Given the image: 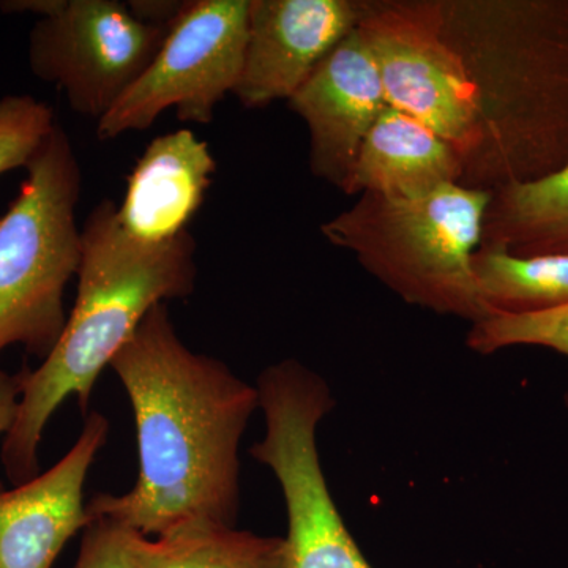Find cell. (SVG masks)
Wrapping results in <instances>:
<instances>
[{
    "mask_svg": "<svg viewBox=\"0 0 568 568\" xmlns=\"http://www.w3.org/2000/svg\"><path fill=\"white\" fill-rule=\"evenodd\" d=\"M250 0H190L162 48L125 95L99 121L100 140L141 132L174 108L179 121H213L244 67Z\"/></svg>",
    "mask_w": 568,
    "mask_h": 568,
    "instance_id": "7",
    "label": "cell"
},
{
    "mask_svg": "<svg viewBox=\"0 0 568 568\" xmlns=\"http://www.w3.org/2000/svg\"><path fill=\"white\" fill-rule=\"evenodd\" d=\"M108 433V418L89 413L58 465L11 489L0 484V568H51L67 541L89 525L84 485Z\"/></svg>",
    "mask_w": 568,
    "mask_h": 568,
    "instance_id": "12",
    "label": "cell"
},
{
    "mask_svg": "<svg viewBox=\"0 0 568 568\" xmlns=\"http://www.w3.org/2000/svg\"><path fill=\"white\" fill-rule=\"evenodd\" d=\"M466 343L478 354L514 346H540L568 357V305L534 315L489 316L473 324Z\"/></svg>",
    "mask_w": 568,
    "mask_h": 568,
    "instance_id": "18",
    "label": "cell"
},
{
    "mask_svg": "<svg viewBox=\"0 0 568 568\" xmlns=\"http://www.w3.org/2000/svg\"><path fill=\"white\" fill-rule=\"evenodd\" d=\"M129 529L111 518H92L82 534L73 568H129L125 552Z\"/></svg>",
    "mask_w": 568,
    "mask_h": 568,
    "instance_id": "20",
    "label": "cell"
},
{
    "mask_svg": "<svg viewBox=\"0 0 568 568\" xmlns=\"http://www.w3.org/2000/svg\"><path fill=\"white\" fill-rule=\"evenodd\" d=\"M473 268L488 317L534 315L568 305V254L515 256L500 246L480 245Z\"/></svg>",
    "mask_w": 568,
    "mask_h": 568,
    "instance_id": "17",
    "label": "cell"
},
{
    "mask_svg": "<svg viewBox=\"0 0 568 568\" xmlns=\"http://www.w3.org/2000/svg\"><path fill=\"white\" fill-rule=\"evenodd\" d=\"M357 31L372 52L388 106L444 138L463 160L476 145V97L443 33L439 0H358Z\"/></svg>",
    "mask_w": 568,
    "mask_h": 568,
    "instance_id": "8",
    "label": "cell"
},
{
    "mask_svg": "<svg viewBox=\"0 0 568 568\" xmlns=\"http://www.w3.org/2000/svg\"><path fill=\"white\" fill-rule=\"evenodd\" d=\"M171 28L138 20L129 2L54 0L29 36V67L71 110L102 121L144 73Z\"/></svg>",
    "mask_w": 568,
    "mask_h": 568,
    "instance_id": "9",
    "label": "cell"
},
{
    "mask_svg": "<svg viewBox=\"0 0 568 568\" xmlns=\"http://www.w3.org/2000/svg\"><path fill=\"white\" fill-rule=\"evenodd\" d=\"M357 21L358 0H250L233 95L250 110L293 99Z\"/></svg>",
    "mask_w": 568,
    "mask_h": 568,
    "instance_id": "10",
    "label": "cell"
},
{
    "mask_svg": "<svg viewBox=\"0 0 568 568\" xmlns=\"http://www.w3.org/2000/svg\"><path fill=\"white\" fill-rule=\"evenodd\" d=\"M462 156L413 115L387 106L366 134L345 194L416 200L459 183Z\"/></svg>",
    "mask_w": 568,
    "mask_h": 568,
    "instance_id": "14",
    "label": "cell"
},
{
    "mask_svg": "<svg viewBox=\"0 0 568 568\" xmlns=\"http://www.w3.org/2000/svg\"><path fill=\"white\" fill-rule=\"evenodd\" d=\"M125 552L129 568H287L283 537L209 521L185 523L155 538L129 529Z\"/></svg>",
    "mask_w": 568,
    "mask_h": 568,
    "instance_id": "15",
    "label": "cell"
},
{
    "mask_svg": "<svg viewBox=\"0 0 568 568\" xmlns=\"http://www.w3.org/2000/svg\"><path fill=\"white\" fill-rule=\"evenodd\" d=\"M489 200L491 192L458 183L416 200L362 194L321 233L407 304L476 324L488 317L473 257Z\"/></svg>",
    "mask_w": 568,
    "mask_h": 568,
    "instance_id": "4",
    "label": "cell"
},
{
    "mask_svg": "<svg viewBox=\"0 0 568 568\" xmlns=\"http://www.w3.org/2000/svg\"><path fill=\"white\" fill-rule=\"evenodd\" d=\"M265 435L250 455L275 474L287 515V568H373L325 481L317 426L335 406L327 383L294 358L257 379Z\"/></svg>",
    "mask_w": 568,
    "mask_h": 568,
    "instance_id": "6",
    "label": "cell"
},
{
    "mask_svg": "<svg viewBox=\"0 0 568 568\" xmlns=\"http://www.w3.org/2000/svg\"><path fill=\"white\" fill-rule=\"evenodd\" d=\"M287 104L308 126L313 175L345 192L366 134L388 106L379 71L357 26Z\"/></svg>",
    "mask_w": 568,
    "mask_h": 568,
    "instance_id": "11",
    "label": "cell"
},
{
    "mask_svg": "<svg viewBox=\"0 0 568 568\" xmlns=\"http://www.w3.org/2000/svg\"><path fill=\"white\" fill-rule=\"evenodd\" d=\"M110 366L132 403L140 473L125 495L93 496L89 521L111 518L145 537L193 521L235 526L239 450L257 388L183 345L166 304L153 306Z\"/></svg>",
    "mask_w": 568,
    "mask_h": 568,
    "instance_id": "1",
    "label": "cell"
},
{
    "mask_svg": "<svg viewBox=\"0 0 568 568\" xmlns=\"http://www.w3.org/2000/svg\"><path fill=\"white\" fill-rule=\"evenodd\" d=\"M21 396V376L0 369V435L6 436L17 417Z\"/></svg>",
    "mask_w": 568,
    "mask_h": 568,
    "instance_id": "22",
    "label": "cell"
},
{
    "mask_svg": "<svg viewBox=\"0 0 568 568\" xmlns=\"http://www.w3.org/2000/svg\"><path fill=\"white\" fill-rule=\"evenodd\" d=\"M50 104L32 95L0 99V175L28 168L54 126Z\"/></svg>",
    "mask_w": 568,
    "mask_h": 568,
    "instance_id": "19",
    "label": "cell"
},
{
    "mask_svg": "<svg viewBox=\"0 0 568 568\" xmlns=\"http://www.w3.org/2000/svg\"><path fill=\"white\" fill-rule=\"evenodd\" d=\"M216 171L207 142L175 130L148 145L132 174L118 220L142 244H164L189 233Z\"/></svg>",
    "mask_w": 568,
    "mask_h": 568,
    "instance_id": "13",
    "label": "cell"
},
{
    "mask_svg": "<svg viewBox=\"0 0 568 568\" xmlns=\"http://www.w3.org/2000/svg\"><path fill=\"white\" fill-rule=\"evenodd\" d=\"M196 242L190 233L164 244H142L122 230L118 205L103 201L82 230L78 295L52 353L37 369H21L17 417L3 436V469L14 487L40 476L44 428L69 396L82 414L97 379L145 315L159 304L193 294Z\"/></svg>",
    "mask_w": 568,
    "mask_h": 568,
    "instance_id": "3",
    "label": "cell"
},
{
    "mask_svg": "<svg viewBox=\"0 0 568 568\" xmlns=\"http://www.w3.org/2000/svg\"><path fill=\"white\" fill-rule=\"evenodd\" d=\"M480 245L515 256L568 254V163L547 178L491 192Z\"/></svg>",
    "mask_w": 568,
    "mask_h": 568,
    "instance_id": "16",
    "label": "cell"
},
{
    "mask_svg": "<svg viewBox=\"0 0 568 568\" xmlns=\"http://www.w3.org/2000/svg\"><path fill=\"white\" fill-rule=\"evenodd\" d=\"M26 173L0 216V353L21 345L43 362L69 320L65 290L82 257L81 168L59 123Z\"/></svg>",
    "mask_w": 568,
    "mask_h": 568,
    "instance_id": "5",
    "label": "cell"
},
{
    "mask_svg": "<svg viewBox=\"0 0 568 568\" xmlns=\"http://www.w3.org/2000/svg\"><path fill=\"white\" fill-rule=\"evenodd\" d=\"M185 3L179 0L175 2L174 0H133L129 2V7L138 20L159 26V28H171L182 13Z\"/></svg>",
    "mask_w": 568,
    "mask_h": 568,
    "instance_id": "21",
    "label": "cell"
},
{
    "mask_svg": "<svg viewBox=\"0 0 568 568\" xmlns=\"http://www.w3.org/2000/svg\"><path fill=\"white\" fill-rule=\"evenodd\" d=\"M476 97L458 185L495 192L568 163V0H439Z\"/></svg>",
    "mask_w": 568,
    "mask_h": 568,
    "instance_id": "2",
    "label": "cell"
}]
</instances>
